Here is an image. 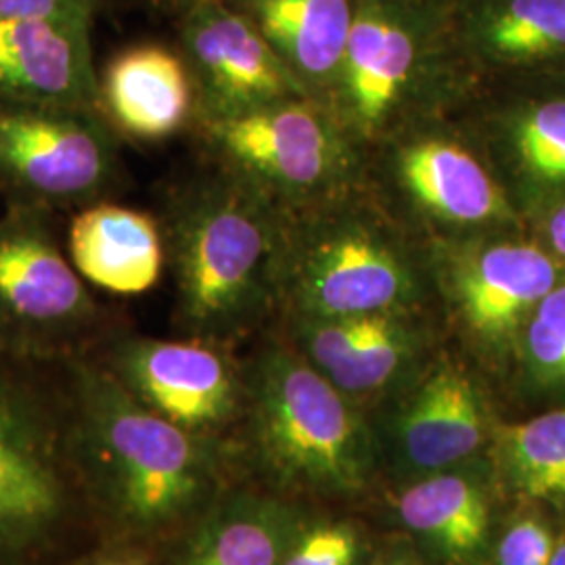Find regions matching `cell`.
Here are the masks:
<instances>
[{"label": "cell", "mask_w": 565, "mask_h": 565, "mask_svg": "<svg viewBox=\"0 0 565 565\" xmlns=\"http://www.w3.org/2000/svg\"><path fill=\"white\" fill-rule=\"evenodd\" d=\"M488 459L501 492L565 515V403L524 422H497Z\"/></svg>", "instance_id": "24"}, {"label": "cell", "mask_w": 565, "mask_h": 565, "mask_svg": "<svg viewBox=\"0 0 565 565\" xmlns=\"http://www.w3.org/2000/svg\"><path fill=\"white\" fill-rule=\"evenodd\" d=\"M82 473L97 515L132 536H153L212 505L218 459L212 436L147 408L103 366L63 361Z\"/></svg>", "instance_id": "1"}, {"label": "cell", "mask_w": 565, "mask_h": 565, "mask_svg": "<svg viewBox=\"0 0 565 565\" xmlns=\"http://www.w3.org/2000/svg\"><path fill=\"white\" fill-rule=\"evenodd\" d=\"M522 214L530 235L565 266V195L530 203Z\"/></svg>", "instance_id": "29"}, {"label": "cell", "mask_w": 565, "mask_h": 565, "mask_svg": "<svg viewBox=\"0 0 565 565\" xmlns=\"http://www.w3.org/2000/svg\"><path fill=\"white\" fill-rule=\"evenodd\" d=\"M425 245L446 335L484 377L507 375L525 321L564 281V264L525 226Z\"/></svg>", "instance_id": "8"}, {"label": "cell", "mask_w": 565, "mask_h": 565, "mask_svg": "<svg viewBox=\"0 0 565 565\" xmlns=\"http://www.w3.org/2000/svg\"><path fill=\"white\" fill-rule=\"evenodd\" d=\"M403 312H438L429 252L366 182L282 212V323Z\"/></svg>", "instance_id": "3"}, {"label": "cell", "mask_w": 565, "mask_h": 565, "mask_svg": "<svg viewBox=\"0 0 565 565\" xmlns=\"http://www.w3.org/2000/svg\"><path fill=\"white\" fill-rule=\"evenodd\" d=\"M366 184L425 243L525 226L497 168L457 116L417 121L371 149Z\"/></svg>", "instance_id": "7"}, {"label": "cell", "mask_w": 565, "mask_h": 565, "mask_svg": "<svg viewBox=\"0 0 565 565\" xmlns=\"http://www.w3.org/2000/svg\"><path fill=\"white\" fill-rule=\"evenodd\" d=\"M270 44L306 93L323 103L342 70L359 0H226Z\"/></svg>", "instance_id": "21"}, {"label": "cell", "mask_w": 565, "mask_h": 565, "mask_svg": "<svg viewBox=\"0 0 565 565\" xmlns=\"http://www.w3.org/2000/svg\"><path fill=\"white\" fill-rule=\"evenodd\" d=\"M99 329L102 306L46 212L15 202L0 216V350L55 363L84 354Z\"/></svg>", "instance_id": "10"}, {"label": "cell", "mask_w": 565, "mask_h": 565, "mask_svg": "<svg viewBox=\"0 0 565 565\" xmlns=\"http://www.w3.org/2000/svg\"><path fill=\"white\" fill-rule=\"evenodd\" d=\"M557 539L548 511L518 503L505 522L497 524L486 565H548Z\"/></svg>", "instance_id": "27"}, {"label": "cell", "mask_w": 565, "mask_h": 565, "mask_svg": "<svg viewBox=\"0 0 565 565\" xmlns=\"http://www.w3.org/2000/svg\"><path fill=\"white\" fill-rule=\"evenodd\" d=\"M243 377L252 445L275 484L321 499H354L373 486L384 457L369 408L289 338L264 343Z\"/></svg>", "instance_id": "6"}, {"label": "cell", "mask_w": 565, "mask_h": 565, "mask_svg": "<svg viewBox=\"0 0 565 565\" xmlns=\"http://www.w3.org/2000/svg\"><path fill=\"white\" fill-rule=\"evenodd\" d=\"M195 126L212 162L254 184L282 212L327 202L366 182V156L312 97Z\"/></svg>", "instance_id": "9"}, {"label": "cell", "mask_w": 565, "mask_h": 565, "mask_svg": "<svg viewBox=\"0 0 565 565\" xmlns=\"http://www.w3.org/2000/svg\"><path fill=\"white\" fill-rule=\"evenodd\" d=\"M118 179V149L102 111L0 99V184L49 210L90 205Z\"/></svg>", "instance_id": "12"}, {"label": "cell", "mask_w": 565, "mask_h": 565, "mask_svg": "<svg viewBox=\"0 0 565 565\" xmlns=\"http://www.w3.org/2000/svg\"><path fill=\"white\" fill-rule=\"evenodd\" d=\"M507 375L530 396L565 403V279L525 321Z\"/></svg>", "instance_id": "25"}, {"label": "cell", "mask_w": 565, "mask_h": 565, "mask_svg": "<svg viewBox=\"0 0 565 565\" xmlns=\"http://www.w3.org/2000/svg\"><path fill=\"white\" fill-rule=\"evenodd\" d=\"M67 245L82 279L109 294L139 296L162 277V224L141 210L90 203L72 221Z\"/></svg>", "instance_id": "22"}, {"label": "cell", "mask_w": 565, "mask_h": 565, "mask_svg": "<svg viewBox=\"0 0 565 565\" xmlns=\"http://www.w3.org/2000/svg\"><path fill=\"white\" fill-rule=\"evenodd\" d=\"M102 114L137 141H163L195 121V88L182 55L162 44L121 51L103 72Z\"/></svg>", "instance_id": "20"}, {"label": "cell", "mask_w": 565, "mask_h": 565, "mask_svg": "<svg viewBox=\"0 0 565 565\" xmlns=\"http://www.w3.org/2000/svg\"><path fill=\"white\" fill-rule=\"evenodd\" d=\"M415 548L417 546L411 541H392L380 546L377 551L373 548L364 565H422L419 553Z\"/></svg>", "instance_id": "30"}, {"label": "cell", "mask_w": 565, "mask_h": 565, "mask_svg": "<svg viewBox=\"0 0 565 565\" xmlns=\"http://www.w3.org/2000/svg\"><path fill=\"white\" fill-rule=\"evenodd\" d=\"M436 2H440V4H445L448 9H457L459 4H463L467 0H436Z\"/></svg>", "instance_id": "34"}, {"label": "cell", "mask_w": 565, "mask_h": 565, "mask_svg": "<svg viewBox=\"0 0 565 565\" xmlns=\"http://www.w3.org/2000/svg\"><path fill=\"white\" fill-rule=\"evenodd\" d=\"M476 84L452 9L436 0H359L340 76L323 105L366 156L417 121L455 116Z\"/></svg>", "instance_id": "5"}, {"label": "cell", "mask_w": 565, "mask_h": 565, "mask_svg": "<svg viewBox=\"0 0 565 565\" xmlns=\"http://www.w3.org/2000/svg\"><path fill=\"white\" fill-rule=\"evenodd\" d=\"M375 408L382 457L403 482L488 457L499 422L484 375L448 342Z\"/></svg>", "instance_id": "11"}, {"label": "cell", "mask_w": 565, "mask_h": 565, "mask_svg": "<svg viewBox=\"0 0 565 565\" xmlns=\"http://www.w3.org/2000/svg\"><path fill=\"white\" fill-rule=\"evenodd\" d=\"M103 366L163 419L214 436L245 413L243 369L221 343L124 335L107 345Z\"/></svg>", "instance_id": "13"}, {"label": "cell", "mask_w": 565, "mask_h": 565, "mask_svg": "<svg viewBox=\"0 0 565 565\" xmlns=\"http://www.w3.org/2000/svg\"><path fill=\"white\" fill-rule=\"evenodd\" d=\"M160 224L189 338L226 345L277 315L282 210L263 191L212 162L170 191Z\"/></svg>", "instance_id": "2"}, {"label": "cell", "mask_w": 565, "mask_h": 565, "mask_svg": "<svg viewBox=\"0 0 565 565\" xmlns=\"http://www.w3.org/2000/svg\"><path fill=\"white\" fill-rule=\"evenodd\" d=\"M452 21L476 82L565 67V0H467Z\"/></svg>", "instance_id": "19"}, {"label": "cell", "mask_w": 565, "mask_h": 565, "mask_svg": "<svg viewBox=\"0 0 565 565\" xmlns=\"http://www.w3.org/2000/svg\"><path fill=\"white\" fill-rule=\"evenodd\" d=\"M49 364L0 350V565H49L97 515L65 366Z\"/></svg>", "instance_id": "4"}, {"label": "cell", "mask_w": 565, "mask_h": 565, "mask_svg": "<svg viewBox=\"0 0 565 565\" xmlns=\"http://www.w3.org/2000/svg\"><path fill=\"white\" fill-rule=\"evenodd\" d=\"M181 49L195 88L193 124L310 97L256 25L226 0L200 2L182 13Z\"/></svg>", "instance_id": "15"}, {"label": "cell", "mask_w": 565, "mask_h": 565, "mask_svg": "<svg viewBox=\"0 0 565 565\" xmlns=\"http://www.w3.org/2000/svg\"><path fill=\"white\" fill-rule=\"evenodd\" d=\"M97 0H0V23L55 20L90 28Z\"/></svg>", "instance_id": "28"}, {"label": "cell", "mask_w": 565, "mask_h": 565, "mask_svg": "<svg viewBox=\"0 0 565 565\" xmlns=\"http://www.w3.org/2000/svg\"><path fill=\"white\" fill-rule=\"evenodd\" d=\"M287 338L354 403L375 408L446 343L438 312L282 323Z\"/></svg>", "instance_id": "14"}, {"label": "cell", "mask_w": 565, "mask_h": 565, "mask_svg": "<svg viewBox=\"0 0 565 565\" xmlns=\"http://www.w3.org/2000/svg\"><path fill=\"white\" fill-rule=\"evenodd\" d=\"M548 565H565V534L557 539V545H555V553L551 557V564Z\"/></svg>", "instance_id": "33"}, {"label": "cell", "mask_w": 565, "mask_h": 565, "mask_svg": "<svg viewBox=\"0 0 565 565\" xmlns=\"http://www.w3.org/2000/svg\"><path fill=\"white\" fill-rule=\"evenodd\" d=\"M501 488L488 457L406 480L394 518L408 541L443 565H486Z\"/></svg>", "instance_id": "17"}, {"label": "cell", "mask_w": 565, "mask_h": 565, "mask_svg": "<svg viewBox=\"0 0 565 565\" xmlns=\"http://www.w3.org/2000/svg\"><path fill=\"white\" fill-rule=\"evenodd\" d=\"M78 565H149V559L135 546H111L107 551L93 553Z\"/></svg>", "instance_id": "31"}, {"label": "cell", "mask_w": 565, "mask_h": 565, "mask_svg": "<svg viewBox=\"0 0 565 565\" xmlns=\"http://www.w3.org/2000/svg\"><path fill=\"white\" fill-rule=\"evenodd\" d=\"M455 116L480 142L522 212L565 195V90L490 102L473 90Z\"/></svg>", "instance_id": "16"}, {"label": "cell", "mask_w": 565, "mask_h": 565, "mask_svg": "<svg viewBox=\"0 0 565 565\" xmlns=\"http://www.w3.org/2000/svg\"><path fill=\"white\" fill-rule=\"evenodd\" d=\"M168 565H281L303 520L281 499L237 492L212 503Z\"/></svg>", "instance_id": "23"}, {"label": "cell", "mask_w": 565, "mask_h": 565, "mask_svg": "<svg viewBox=\"0 0 565 565\" xmlns=\"http://www.w3.org/2000/svg\"><path fill=\"white\" fill-rule=\"evenodd\" d=\"M371 553L363 525L352 520H310L303 515L281 565H364Z\"/></svg>", "instance_id": "26"}, {"label": "cell", "mask_w": 565, "mask_h": 565, "mask_svg": "<svg viewBox=\"0 0 565 565\" xmlns=\"http://www.w3.org/2000/svg\"><path fill=\"white\" fill-rule=\"evenodd\" d=\"M0 99L102 111L90 28L55 20L2 21Z\"/></svg>", "instance_id": "18"}, {"label": "cell", "mask_w": 565, "mask_h": 565, "mask_svg": "<svg viewBox=\"0 0 565 565\" xmlns=\"http://www.w3.org/2000/svg\"><path fill=\"white\" fill-rule=\"evenodd\" d=\"M158 2L163 4V7H168V9H172V11H177L179 15H182V13L189 11L191 7L200 4V2H207V0H158Z\"/></svg>", "instance_id": "32"}]
</instances>
